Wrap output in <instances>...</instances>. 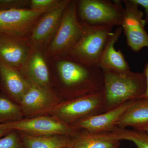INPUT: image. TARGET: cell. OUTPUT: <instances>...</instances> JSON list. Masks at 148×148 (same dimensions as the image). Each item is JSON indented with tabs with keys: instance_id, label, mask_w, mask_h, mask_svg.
<instances>
[{
	"instance_id": "cell-1",
	"label": "cell",
	"mask_w": 148,
	"mask_h": 148,
	"mask_svg": "<svg viewBox=\"0 0 148 148\" xmlns=\"http://www.w3.org/2000/svg\"><path fill=\"white\" fill-rule=\"evenodd\" d=\"M66 56L57 61L56 67L61 82L70 93L69 100L103 91V73L99 66L82 64Z\"/></svg>"
},
{
	"instance_id": "cell-2",
	"label": "cell",
	"mask_w": 148,
	"mask_h": 148,
	"mask_svg": "<svg viewBox=\"0 0 148 148\" xmlns=\"http://www.w3.org/2000/svg\"><path fill=\"white\" fill-rule=\"evenodd\" d=\"M104 77L103 113L127 101L143 98L147 83L143 73H118L103 71Z\"/></svg>"
},
{
	"instance_id": "cell-3",
	"label": "cell",
	"mask_w": 148,
	"mask_h": 148,
	"mask_svg": "<svg viewBox=\"0 0 148 148\" xmlns=\"http://www.w3.org/2000/svg\"><path fill=\"white\" fill-rule=\"evenodd\" d=\"M77 16L81 24L93 27H121L124 7L121 1H77Z\"/></svg>"
},
{
	"instance_id": "cell-4",
	"label": "cell",
	"mask_w": 148,
	"mask_h": 148,
	"mask_svg": "<svg viewBox=\"0 0 148 148\" xmlns=\"http://www.w3.org/2000/svg\"><path fill=\"white\" fill-rule=\"evenodd\" d=\"M82 24V36L66 56L82 64L98 66L113 27Z\"/></svg>"
},
{
	"instance_id": "cell-5",
	"label": "cell",
	"mask_w": 148,
	"mask_h": 148,
	"mask_svg": "<svg viewBox=\"0 0 148 148\" xmlns=\"http://www.w3.org/2000/svg\"><path fill=\"white\" fill-rule=\"evenodd\" d=\"M83 31V25L77 16V1L70 0L48 48L47 55L66 56L79 40Z\"/></svg>"
},
{
	"instance_id": "cell-6",
	"label": "cell",
	"mask_w": 148,
	"mask_h": 148,
	"mask_svg": "<svg viewBox=\"0 0 148 148\" xmlns=\"http://www.w3.org/2000/svg\"><path fill=\"white\" fill-rule=\"evenodd\" d=\"M104 105L102 91L61 102L49 114L72 125L87 117L103 113Z\"/></svg>"
},
{
	"instance_id": "cell-7",
	"label": "cell",
	"mask_w": 148,
	"mask_h": 148,
	"mask_svg": "<svg viewBox=\"0 0 148 148\" xmlns=\"http://www.w3.org/2000/svg\"><path fill=\"white\" fill-rule=\"evenodd\" d=\"M10 130H18L35 136L66 135L74 138L79 134L80 130L67 124L55 117L41 116L1 123Z\"/></svg>"
},
{
	"instance_id": "cell-8",
	"label": "cell",
	"mask_w": 148,
	"mask_h": 148,
	"mask_svg": "<svg viewBox=\"0 0 148 148\" xmlns=\"http://www.w3.org/2000/svg\"><path fill=\"white\" fill-rule=\"evenodd\" d=\"M124 13L121 27L127 40V45L135 52L148 47V34L145 29L144 12L132 0H122Z\"/></svg>"
},
{
	"instance_id": "cell-9",
	"label": "cell",
	"mask_w": 148,
	"mask_h": 148,
	"mask_svg": "<svg viewBox=\"0 0 148 148\" xmlns=\"http://www.w3.org/2000/svg\"><path fill=\"white\" fill-rule=\"evenodd\" d=\"M45 12L31 9L0 11V33L24 39Z\"/></svg>"
},
{
	"instance_id": "cell-10",
	"label": "cell",
	"mask_w": 148,
	"mask_h": 148,
	"mask_svg": "<svg viewBox=\"0 0 148 148\" xmlns=\"http://www.w3.org/2000/svg\"><path fill=\"white\" fill-rule=\"evenodd\" d=\"M30 83L28 90L19 103L24 114L28 116H34L49 113L56 106L61 103V100L56 97L49 89L34 83Z\"/></svg>"
},
{
	"instance_id": "cell-11",
	"label": "cell",
	"mask_w": 148,
	"mask_h": 148,
	"mask_svg": "<svg viewBox=\"0 0 148 148\" xmlns=\"http://www.w3.org/2000/svg\"><path fill=\"white\" fill-rule=\"evenodd\" d=\"M70 1L61 0L57 6L44 14L37 21L30 36L31 44L35 48L42 46L55 34Z\"/></svg>"
},
{
	"instance_id": "cell-12",
	"label": "cell",
	"mask_w": 148,
	"mask_h": 148,
	"mask_svg": "<svg viewBox=\"0 0 148 148\" xmlns=\"http://www.w3.org/2000/svg\"><path fill=\"white\" fill-rule=\"evenodd\" d=\"M130 101L103 113L87 117L77 122L73 126L91 133L110 132L115 127L123 114L133 104Z\"/></svg>"
},
{
	"instance_id": "cell-13",
	"label": "cell",
	"mask_w": 148,
	"mask_h": 148,
	"mask_svg": "<svg viewBox=\"0 0 148 148\" xmlns=\"http://www.w3.org/2000/svg\"><path fill=\"white\" fill-rule=\"evenodd\" d=\"M32 51L24 39L0 33V61L21 71Z\"/></svg>"
},
{
	"instance_id": "cell-14",
	"label": "cell",
	"mask_w": 148,
	"mask_h": 148,
	"mask_svg": "<svg viewBox=\"0 0 148 148\" xmlns=\"http://www.w3.org/2000/svg\"><path fill=\"white\" fill-rule=\"evenodd\" d=\"M122 32V27H118L109 38L98 64L102 71H112L121 73L131 71L123 53L120 50H116L114 47Z\"/></svg>"
},
{
	"instance_id": "cell-15",
	"label": "cell",
	"mask_w": 148,
	"mask_h": 148,
	"mask_svg": "<svg viewBox=\"0 0 148 148\" xmlns=\"http://www.w3.org/2000/svg\"><path fill=\"white\" fill-rule=\"evenodd\" d=\"M19 71L0 61V80L3 88L10 96L19 103L30 84Z\"/></svg>"
},
{
	"instance_id": "cell-16",
	"label": "cell",
	"mask_w": 148,
	"mask_h": 148,
	"mask_svg": "<svg viewBox=\"0 0 148 148\" xmlns=\"http://www.w3.org/2000/svg\"><path fill=\"white\" fill-rule=\"evenodd\" d=\"M22 70L30 82L49 89V72L44 57L39 51L35 48L31 51Z\"/></svg>"
},
{
	"instance_id": "cell-17",
	"label": "cell",
	"mask_w": 148,
	"mask_h": 148,
	"mask_svg": "<svg viewBox=\"0 0 148 148\" xmlns=\"http://www.w3.org/2000/svg\"><path fill=\"white\" fill-rule=\"evenodd\" d=\"M148 124V98H142L134 101L118 122L116 126L134 129Z\"/></svg>"
},
{
	"instance_id": "cell-18",
	"label": "cell",
	"mask_w": 148,
	"mask_h": 148,
	"mask_svg": "<svg viewBox=\"0 0 148 148\" xmlns=\"http://www.w3.org/2000/svg\"><path fill=\"white\" fill-rule=\"evenodd\" d=\"M120 141L109 137L106 132L91 133L84 131L73 138V148H119Z\"/></svg>"
},
{
	"instance_id": "cell-19",
	"label": "cell",
	"mask_w": 148,
	"mask_h": 148,
	"mask_svg": "<svg viewBox=\"0 0 148 148\" xmlns=\"http://www.w3.org/2000/svg\"><path fill=\"white\" fill-rule=\"evenodd\" d=\"M21 138L23 148H62L71 145L73 139L66 135L35 136L26 134Z\"/></svg>"
},
{
	"instance_id": "cell-20",
	"label": "cell",
	"mask_w": 148,
	"mask_h": 148,
	"mask_svg": "<svg viewBox=\"0 0 148 148\" xmlns=\"http://www.w3.org/2000/svg\"><path fill=\"white\" fill-rule=\"evenodd\" d=\"M106 133L109 137L115 140L130 141L137 148H148V133L145 131L116 126Z\"/></svg>"
},
{
	"instance_id": "cell-21",
	"label": "cell",
	"mask_w": 148,
	"mask_h": 148,
	"mask_svg": "<svg viewBox=\"0 0 148 148\" xmlns=\"http://www.w3.org/2000/svg\"><path fill=\"white\" fill-rule=\"evenodd\" d=\"M22 114L21 107L8 98L0 95V123L3 121L9 122L18 120L20 119Z\"/></svg>"
},
{
	"instance_id": "cell-22",
	"label": "cell",
	"mask_w": 148,
	"mask_h": 148,
	"mask_svg": "<svg viewBox=\"0 0 148 148\" xmlns=\"http://www.w3.org/2000/svg\"><path fill=\"white\" fill-rule=\"evenodd\" d=\"M61 0H32L30 1V9L46 13L53 9L60 3Z\"/></svg>"
},
{
	"instance_id": "cell-23",
	"label": "cell",
	"mask_w": 148,
	"mask_h": 148,
	"mask_svg": "<svg viewBox=\"0 0 148 148\" xmlns=\"http://www.w3.org/2000/svg\"><path fill=\"white\" fill-rule=\"evenodd\" d=\"M0 148H23L18 135L13 130L0 138Z\"/></svg>"
},
{
	"instance_id": "cell-24",
	"label": "cell",
	"mask_w": 148,
	"mask_h": 148,
	"mask_svg": "<svg viewBox=\"0 0 148 148\" xmlns=\"http://www.w3.org/2000/svg\"><path fill=\"white\" fill-rule=\"evenodd\" d=\"M29 4L30 1L26 0H0V11L24 8Z\"/></svg>"
},
{
	"instance_id": "cell-25",
	"label": "cell",
	"mask_w": 148,
	"mask_h": 148,
	"mask_svg": "<svg viewBox=\"0 0 148 148\" xmlns=\"http://www.w3.org/2000/svg\"><path fill=\"white\" fill-rule=\"evenodd\" d=\"M138 5L142 7L145 10V17L144 18L146 24H148V0H132Z\"/></svg>"
},
{
	"instance_id": "cell-26",
	"label": "cell",
	"mask_w": 148,
	"mask_h": 148,
	"mask_svg": "<svg viewBox=\"0 0 148 148\" xmlns=\"http://www.w3.org/2000/svg\"><path fill=\"white\" fill-rule=\"evenodd\" d=\"M143 73H144L145 77L146 83H147L146 91L143 97L148 98V61L145 65L144 72Z\"/></svg>"
},
{
	"instance_id": "cell-27",
	"label": "cell",
	"mask_w": 148,
	"mask_h": 148,
	"mask_svg": "<svg viewBox=\"0 0 148 148\" xmlns=\"http://www.w3.org/2000/svg\"><path fill=\"white\" fill-rule=\"evenodd\" d=\"M12 130H8L5 129L2 126L1 123H0V138L2 137L3 136H5V135L7 134L9 132Z\"/></svg>"
},
{
	"instance_id": "cell-28",
	"label": "cell",
	"mask_w": 148,
	"mask_h": 148,
	"mask_svg": "<svg viewBox=\"0 0 148 148\" xmlns=\"http://www.w3.org/2000/svg\"><path fill=\"white\" fill-rule=\"evenodd\" d=\"M136 130V129H135ZM138 130H142V131H145V132L148 133V124L147 125L143 126V127H140L139 129H137Z\"/></svg>"
},
{
	"instance_id": "cell-29",
	"label": "cell",
	"mask_w": 148,
	"mask_h": 148,
	"mask_svg": "<svg viewBox=\"0 0 148 148\" xmlns=\"http://www.w3.org/2000/svg\"><path fill=\"white\" fill-rule=\"evenodd\" d=\"M62 148H73V147H72V145H69Z\"/></svg>"
}]
</instances>
